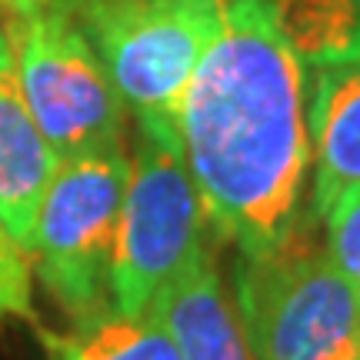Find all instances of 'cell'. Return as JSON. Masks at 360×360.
<instances>
[{
  "mask_svg": "<svg viewBox=\"0 0 360 360\" xmlns=\"http://www.w3.org/2000/svg\"><path fill=\"white\" fill-rule=\"evenodd\" d=\"M180 150L214 233L257 257L300 233L310 174L307 67L267 0H224L177 114Z\"/></svg>",
  "mask_w": 360,
  "mask_h": 360,
  "instance_id": "cell-1",
  "label": "cell"
},
{
  "mask_svg": "<svg viewBox=\"0 0 360 360\" xmlns=\"http://www.w3.org/2000/svg\"><path fill=\"white\" fill-rule=\"evenodd\" d=\"M127 164L110 267V310L141 317L207 247L210 220L180 150L177 124L134 117Z\"/></svg>",
  "mask_w": 360,
  "mask_h": 360,
  "instance_id": "cell-2",
  "label": "cell"
},
{
  "mask_svg": "<svg viewBox=\"0 0 360 360\" xmlns=\"http://www.w3.org/2000/svg\"><path fill=\"white\" fill-rule=\"evenodd\" d=\"M20 90L60 160L117 150L127 141V107L67 0H30L0 11Z\"/></svg>",
  "mask_w": 360,
  "mask_h": 360,
  "instance_id": "cell-3",
  "label": "cell"
},
{
  "mask_svg": "<svg viewBox=\"0 0 360 360\" xmlns=\"http://www.w3.org/2000/svg\"><path fill=\"white\" fill-rule=\"evenodd\" d=\"M233 304L254 360H360V294L304 233L237 257Z\"/></svg>",
  "mask_w": 360,
  "mask_h": 360,
  "instance_id": "cell-4",
  "label": "cell"
},
{
  "mask_svg": "<svg viewBox=\"0 0 360 360\" xmlns=\"http://www.w3.org/2000/svg\"><path fill=\"white\" fill-rule=\"evenodd\" d=\"M134 117L177 124L224 0H67Z\"/></svg>",
  "mask_w": 360,
  "mask_h": 360,
  "instance_id": "cell-5",
  "label": "cell"
},
{
  "mask_svg": "<svg viewBox=\"0 0 360 360\" xmlns=\"http://www.w3.org/2000/svg\"><path fill=\"white\" fill-rule=\"evenodd\" d=\"M127 150L60 160L40 200L30 264L74 323L110 310L117 217L127 187Z\"/></svg>",
  "mask_w": 360,
  "mask_h": 360,
  "instance_id": "cell-6",
  "label": "cell"
},
{
  "mask_svg": "<svg viewBox=\"0 0 360 360\" xmlns=\"http://www.w3.org/2000/svg\"><path fill=\"white\" fill-rule=\"evenodd\" d=\"M60 157L27 107L4 20H0V224L27 254L34 250L40 200L51 187Z\"/></svg>",
  "mask_w": 360,
  "mask_h": 360,
  "instance_id": "cell-7",
  "label": "cell"
},
{
  "mask_svg": "<svg viewBox=\"0 0 360 360\" xmlns=\"http://www.w3.org/2000/svg\"><path fill=\"white\" fill-rule=\"evenodd\" d=\"M307 141L321 217L334 197L360 187V57L307 70Z\"/></svg>",
  "mask_w": 360,
  "mask_h": 360,
  "instance_id": "cell-8",
  "label": "cell"
},
{
  "mask_svg": "<svg viewBox=\"0 0 360 360\" xmlns=\"http://www.w3.org/2000/svg\"><path fill=\"white\" fill-rule=\"evenodd\" d=\"M150 314L164 323L180 360H254L210 247L157 297Z\"/></svg>",
  "mask_w": 360,
  "mask_h": 360,
  "instance_id": "cell-9",
  "label": "cell"
},
{
  "mask_svg": "<svg viewBox=\"0 0 360 360\" xmlns=\"http://www.w3.org/2000/svg\"><path fill=\"white\" fill-rule=\"evenodd\" d=\"M51 360H180L164 323L154 314L127 317L103 310L74 323L67 334H40Z\"/></svg>",
  "mask_w": 360,
  "mask_h": 360,
  "instance_id": "cell-10",
  "label": "cell"
},
{
  "mask_svg": "<svg viewBox=\"0 0 360 360\" xmlns=\"http://www.w3.org/2000/svg\"><path fill=\"white\" fill-rule=\"evenodd\" d=\"M321 220L327 257L334 260V267L360 294V187H350L340 197H334Z\"/></svg>",
  "mask_w": 360,
  "mask_h": 360,
  "instance_id": "cell-11",
  "label": "cell"
},
{
  "mask_svg": "<svg viewBox=\"0 0 360 360\" xmlns=\"http://www.w3.org/2000/svg\"><path fill=\"white\" fill-rule=\"evenodd\" d=\"M34 321V264L0 224V321Z\"/></svg>",
  "mask_w": 360,
  "mask_h": 360,
  "instance_id": "cell-12",
  "label": "cell"
},
{
  "mask_svg": "<svg viewBox=\"0 0 360 360\" xmlns=\"http://www.w3.org/2000/svg\"><path fill=\"white\" fill-rule=\"evenodd\" d=\"M30 0H0V11H13V7H24Z\"/></svg>",
  "mask_w": 360,
  "mask_h": 360,
  "instance_id": "cell-13",
  "label": "cell"
},
{
  "mask_svg": "<svg viewBox=\"0 0 360 360\" xmlns=\"http://www.w3.org/2000/svg\"><path fill=\"white\" fill-rule=\"evenodd\" d=\"M354 4H357V11H360V0H354Z\"/></svg>",
  "mask_w": 360,
  "mask_h": 360,
  "instance_id": "cell-14",
  "label": "cell"
}]
</instances>
